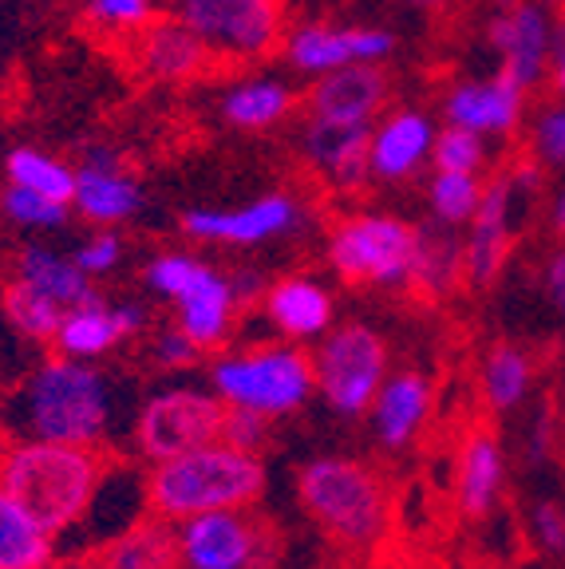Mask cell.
I'll list each match as a JSON object with an SVG mask.
<instances>
[{
    "label": "cell",
    "mask_w": 565,
    "mask_h": 569,
    "mask_svg": "<svg viewBox=\"0 0 565 569\" xmlns=\"http://www.w3.org/2000/svg\"><path fill=\"white\" fill-rule=\"evenodd\" d=\"M111 419H116V396L96 360L56 352L4 400L0 431L4 439L99 447L111 431Z\"/></svg>",
    "instance_id": "cell-1"
},
{
    "label": "cell",
    "mask_w": 565,
    "mask_h": 569,
    "mask_svg": "<svg viewBox=\"0 0 565 569\" xmlns=\"http://www.w3.org/2000/svg\"><path fill=\"white\" fill-rule=\"evenodd\" d=\"M103 479L107 459L96 447L48 443V439L0 443V487L52 538H63L83 522Z\"/></svg>",
    "instance_id": "cell-2"
},
{
    "label": "cell",
    "mask_w": 565,
    "mask_h": 569,
    "mask_svg": "<svg viewBox=\"0 0 565 569\" xmlns=\"http://www.w3.org/2000/svg\"><path fill=\"white\" fill-rule=\"evenodd\" d=\"M261 490H266L261 455L241 451L226 439L155 462L147 475L150 515L162 522H182L210 510H249Z\"/></svg>",
    "instance_id": "cell-3"
},
{
    "label": "cell",
    "mask_w": 565,
    "mask_h": 569,
    "mask_svg": "<svg viewBox=\"0 0 565 569\" xmlns=\"http://www.w3.org/2000/svg\"><path fill=\"white\" fill-rule=\"evenodd\" d=\"M297 498L305 515L345 546H371L388 530V487L371 467L340 455H320L297 475Z\"/></svg>",
    "instance_id": "cell-4"
},
{
    "label": "cell",
    "mask_w": 565,
    "mask_h": 569,
    "mask_svg": "<svg viewBox=\"0 0 565 569\" xmlns=\"http://www.w3.org/2000/svg\"><path fill=\"white\" fill-rule=\"evenodd\" d=\"M210 388L226 400V408L281 419L309 403V396L317 391V376H313V356L297 340H277V345H254L218 356Z\"/></svg>",
    "instance_id": "cell-5"
},
{
    "label": "cell",
    "mask_w": 565,
    "mask_h": 569,
    "mask_svg": "<svg viewBox=\"0 0 565 569\" xmlns=\"http://www.w3.org/2000/svg\"><path fill=\"white\" fill-rule=\"evenodd\" d=\"M325 258L340 281L384 284V289H412L419 258V226L396 213L360 210L333 222L325 238Z\"/></svg>",
    "instance_id": "cell-6"
},
{
    "label": "cell",
    "mask_w": 565,
    "mask_h": 569,
    "mask_svg": "<svg viewBox=\"0 0 565 569\" xmlns=\"http://www.w3.org/2000/svg\"><path fill=\"white\" fill-rule=\"evenodd\" d=\"M175 20L210 48L214 63H257L281 52L289 32L285 0H162Z\"/></svg>",
    "instance_id": "cell-7"
},
{
    "label": "cell",
    "mask_w": 565,
    "mask_h": 569,
    "mask_svg": "<svg viewBox=\"0 0 565 569\" xmlns=\"http://www.w3.org/2000/svg\"><path fill=\"white\" fill-rule=\"evenodd\" d=\"M313 376H317V396L336 416H368L388 380V340L360 320L333 325L317 340Z\"/></svg>",
    "instance_id": "cell-8"
},
{
    "label": "cell",
    "mask_w": 565,
    "mask_h": 569,
    "mask_svg": "<svg viewBox=\"0 0 565 569\" xmlns=\"http://www.w3.org/2000/svg\"><path fill=\"white\" fill-rule=\"evenodd\" d=\"M226 400L206 388L155 391L135 416V451L150 462L175 459L195 447L218 443L226 423Z\"/></svg>",
    "instance_id": "cell-9"
},
{
    "label": "cell",
    "mask_w": 565,
    "mask_h": 569,
    "mask_svg": "<svg viewBox=\"0 0 565 569\" xmlns=\"http://www.w3.org/2000/svg\"><path fill=\"white\" fill-rule=\"evenodd\" d=\"M178 569H269V526L241 510H210L175 522Z\"/></svg>",
    "instance_id": "cell-10"
},
{
    "label": "cell",
    "mask_w": 565,
    "mask_h": 569,
    "mask_svg": "<svg viewBox=\"0 0 565 569\" xmlns=\"http://www.w3.org/2000/svg\"><path fill=\"white\" fill-rule=\"evenodd\" d=\"M305 226V206L289 194V190H266V194L249 198L241 206H226V210H186L182 213V233L202 246H230V249H254L281 241L289 233H300Z\"/></svg>",
    "instance_id": "cell-11"
},
{
    "label": "cell",
    "mask_w": 565,
    "mask_h": 569,
    "mask_svg": "<svg viewBox=\"0 0 565 569\" xmlns=\"http://www.w3.org/2000/svg\"><path fill=\"white\" fill-rule=\"evenodd\" d=\"M396 32L380 24H333V20H305L285 32V63L297 76H325L353 63H384L396 52Z\"/></svg>",
    "instance_id": "cell-12"
},
{
    "label": "cell",
    "mask_w": 565,
    "mask_h": 569,
    "mask_svg": "<svg viewBox=\"0 0 565 569\" xmlns=\"http://www.w3.org/2000/svg\"><path fill=\"white\" fill-rule=\"evenodd\" d=\"M391 76L384 63H353V68L325 71L309 83L305 116L320 123L345 127H376V119L388 111Z\"/></svg>",
    "instance_id": "cell-13"
},
{
    "label": "cell",
    "mask_w": 565,
    "mask_h": 569,
    "mask_svg": "<svg viewBox=\"0 0 565 569\" xmlns=\"http://www.w3.org/2000/svg\"><path fill=\"white\" fill-rule=\"evenodd\" d=\"M71 210L91 226H123L142 210L139 178L127 170L123 154L111 147H88L76 162V194Z\"/></svg>",
    "instance_id": "cell-14"
},
{
    "label": "cell",
    "mask_w": 565,
    "mask_h": 569,
    "mask_svg": "<svg viewBox=\"0 0 565 569\" xmlns=\"http://www.w3.org/2000/svg\"><path fill=\"white\" fill-rule=\"evenodd\" d=\"M371 127H345L309 119L300 123V159L336 194H356L371 182Z\"/></svg>",
    "instance_id": "cell-15"
},
{
    "label": "cell",
    "mask_w": 565,
    "mask_h": 569,
    "mask_svg": "<svg viewBox=\"0 0 565 569\" xmlns=\"http://www.w3.org/2000/svg\"><path fill=\"white\" fill-rule=\"evenodd\" d=\"M127 40H131L135 68L155 83H190L214 63L210 48L170 12H159L150 24H142Z\"/></svg>",
    "instance_id": "cell-16"
},
{
    "label": "cell",
    "mask_w": 565,
    "mask_h": 569,
    "mask_svg": "<svg viewBox=\"0 0 565 569\" xmlns=\"http://www.w3.org/2000/svg\"><path fill=\"white\" fill-rule=\"evenodd\" d=\"M435 134H439L435 123L416 107L384 111L368 142L371 182H407L412 174H419L435 154Z\"/></svg>",
    "instance_id": "cell-17"
},
{
    "label": "cell",
    "mask_w": 565,
    "mask_h": 569,
    "mask_svg": "<svg viewBox=\"0 0 565 569\" xmlns=\"http://www.w3.org/2000/svg\"><path fill=\"white\" fill-rule=\"evenodd\" d=\"M486 40L503 60V76L531 91L542 80L549 60V24L534 0H511L503 12L490 17L486 24Z\"/></svg>",
    "instance_id": "cell-18"
},
{
    "label": "cell",
    "mask_w": 565,
    "mask_h": 569,
    "mask_svg": "<svg viewBox=\"0 0 565 569\" xmlns=\"http://www.w3.org/2000/svg\"><path fill=\"white\" fill-rule=\"evenodd\" d=\"M147 325V309L139 301L123 305H103L99 297L83 305H71L60 320V332H56V352L76 356V360H99L107 356L119 340L135 337Z\"/></svg>",
    "instance_id": "cell-19"
},
{
    "label": "cell",
    "mask_w": 565,
    "mask_h": 569,
    "mask_svg": "<svg viewBox=\"0 0 565 569\" xmlns=\"http://www.w3.org/2000/svg\"><path fill=\"white\" fill-rule=\"evenodd\" d=\"M175 325L195 340L202 352L226 345L234 329V317H238V289H234V277L221 273V269L206 266L195 273V281L186 284L182 293L175 297Z\"/></svg>",
    "instance_id": "cell-20"
},
{
    "label": "cell",
    "mask_w": 565,
    "mask_h": 569,
    "mask_svg": "<svg viewBox=\"0 0 565 569\" xmlns=\"http://www.w3.org/2000/svg\"><path fill=\"white\" fill-rule=\"evenodd\" d=\"M514 182L511 170L486 182L478 213L470 218V238L463 241V261H467V281L486 289L506 266L511 253V210H514Z\"/></svg>",
    "instance_id": "cell-21"
},
{
    "label": "cell",
    "mask_w": 565,
    "mask_h": 569,
    "mask_svg": "<svg viewBox=\"0 0 565 569\" xmlns=\"http://www.w3.org/2000/svg\"><path fill=\"white\" fill-rule=\"evenodd\" d=\"M526 107V88L498 71L495 80H463L443 96L447 123L467 127L475 134H511Z\"/></svg>",
    "instance_id": "cell-22"
},
{
    "label": "cell",
    "mask_w": 565,
    "mask_h": 569,
    "mask_svg": "<svg viewBox=\"0 0 565 569\" xmlns=\"http://www.w3.org/2000/svg\"><path fill=\"white\" fill-rule=\"evenodd\" d=\"M266 320L285 340H320L333 329L336 305L317 277H281L266 289Z\"/></svg>",
    "instance_id": "cell-23"
},
{
    "label": "cell",
    "mask_w": 565,
    "mask_h": 569,
    "mask_svg": "<svg viewBox=\"0 0 565 569\" xmlns=\"http://www.w3.org/2000/svg\"><path fill=\"white\" fill-rule=\"evenodd\" d=\"M432 411V380L424 372H396L384 380L380 396L371 403V427L388 451H399L419 436Z\"/></svg>",
    "instance_id": "cell-24"
},
{
    "label": "cell",
    "mask_w": 565,
    "mask_h": 569,
    "mask_svg": "<svg viewBox=\"0 0 565 569\" xmlns=\"http://www.w3.org/2000/svg\"><path fill=\"white\" fill-rule=\"evenodd\" d=\"M218 103L221 119L234 131H274L277 123H285L297 111L300 96L281 76H241L238 83L226 88Z\"/></svg>",
    "instance_id": "cell-25"
},
{
    "label": "cell",
    "mask_w": 565,
    "mask_h": 569,
    "mask_svg": "<svg viewBox=\"0 0 565 569\" xmlns=\"http://www.w3.org/2000/svg\"><path fill=\"white\" fill-rule=\"evenodd\" d=\"M12 277L32 284V289H40V293L52 297V301L63 305V309L99 297L96 277L83 273L80 261L71 258V253H60L56 246H40V241L20 249L17 261H12Z\"/></svg>",
    "instance_id": "cell-26"
},
{
    "label": "cell",
    "mask_w": 565,
    "mask_h": 569,
    "mask_svg": "<svg viewBox=\"0 0 565 569\" xmlns=\"http://www.w3.org/2000/svg\"><path fill=\"white\" fill-rule=\"evenodd\" d=\"M503 490V451L490 431H470L459 447V471H455V495L467 518L490 515Z\"/></svg>",
    "instance_id": "cell-27"
},
{
    "label": "cell",
    "mask_w": 565,
    "mask_h": 569,
    "mask_svg": "<svg viewBox=\"0 0 565 569\" xmlns=\"http://www.w3.org/2000/svg\"><path fill=\"white\" fill-rule=\"evenodd\" d=\"M52 558L56 538L0 487V569H40Z\"/></svg>",
    "instance_id": "cell-28"
},
{
    "label": "cell",
    "mask_w": 565,
    "mask_h": 569,
    "mask_svg": "<svg viewBox=\"0 0 565 569\" xmlns=\"http://www.w3.org/2000/svg\"><path fill=\"white\" fill-rule=\"evenodd\" d=\"M99 561L111 569H178L175 522H162V518L135 522L99 550Z\"/></svg>",
    "instance_id": "cell-29"
},
{
    "label": "cell",
    "mask_w": 565,
    "mask_h": 569,
    "mask_svg": "<svg viewBox=\"0 0 565 569\" xmlns=\"http://www.w3.org/2000/svg\"><path fill=\"white\" fill-rule=\"evenodd\" d=\"M463 277H467L463 241L450 233V226H443V230L419 226V258L416 273H412V289L424 297H447Z\"/></svg>",
    "instance_id": "cell-30"
},
{
    "label": "cell",
    "mask_w": 565,
    "mask_h": 569,
    "mask_svg": "<svg viewBox=\"0 0 565 569\" xmlns=\"http://www.w3.org/2000/svg\"><path fill=\"white\" fill-rule=\"evenodd\" d=\"M4 178H9L12 187H24L36 190V194L56 198V202H68L76 194V167L63 162L60 154L52 151H40V147H12L4 154Z\"/></svg>",
    "instance_id": "cell-31"
},
{
    "label": "cell",
    "mask_w": 565,
    "mask_h": 569,
    "mask_svg": "<svg viewBox=\"0 0 565 569\" xmlns=\"http://www.w3.org/2000/svg\"><path fill=\"white\" fill-rule=\"evenodd\" d=\"M531 356L511 340H498L483 360V396L490 411H511L531 391Z\"/></svg>",
    "instance_id": "cell-32"
},
{
    "label": "cell",
    "mask_w": 565,
    "mask_h": 569,
    "mask_svg": "<svg viewBox=\"0 0 565 569\" xmlns=\"http://www.w3.org/2000/svg\"><path fill=\"white\" fill-rule=\"evenodd\" d=\"M0 305H4V317H9V325L20 332V337L44 340V345H52V340H56L63 312H68L63 305H56L52 297H44L40 289H32V284L17 281V277L4 284V297H0Z\"/></svg>",
    "instance_id": "cell-33"
},
{
    "label": "cell",
    "mask_w": 565,
    "mask_h": 569,
    "mask_svg": "<svg viewBox=\"0 0 565 569\" xmlns=\"http://www.w3.org/2000/svg\"><path fill=\"white\" fill-rule=\"evenodd\" d=\"M483 190L486 182L475 170H435L427 182V202H432L439 226H470L478 202H483Z\"/></svg>",
    "instance_id": "cell-34"
},
{
    "label": "cell",
    "mask_w": 565,
    "mask_h": 569,
    "mask_svg": "<svg viewBox=\"0 0 565 569\" xmlns=\"http://www.w3.org/2000/svg\"><path fill=\"white\" fill-rule=\"evenodd\" d=\"M0 213H4L12 226H20V230L48 233V230H60V226H68L71 206L56 202V198L36 194V190L12 187V182H9V187L0 190Z\"/></svg>",
    "instance_id": "cell-35"
},
{
    "label": "cell",
    "mask_w": 565,
    "mask_h": 569,
    "mask_svg": "<svg viewBox=\"0 0 565 569\" xmlns=\"http://www.w3.org/2000/svg\"><path fill=\"white\" fill-rule=\"evenodd\" d=\"M80 17L99 36H135L159 17V0H83Z\"/></svg>",
    "instance_id": "cell-36"
},
{
    "label": "cell",
    "mask_w": 565,
    "mask_h": 569,
    "mask_svg": "<svg viewBox=\"0 0 565 569\" xmlns=\"http://www.w3.org/2000/svg\"><path fill=\"white\" fill-rule=\"evenodd\" d=\"M198 269H202V258L186 253V249H167V253H159V258L147 261V273H142V281H147V289L155 297H162V301H175L186 284L195 281Z\"/></svg>",
    "instance_id": "cell-37"
},
{
    "label": "cell",
    "mask_w": 565,
    "mask_h": 569,
    "mask_svg": "<svg viewBox=\"0 0 565 569\" xmlns=\"http://www.w3.org/2000/svg\"><path fill=\"white\" fill-rule=\"evenodd\" d=\"M435 170H483L486 162V142L483 134L467 131V127L447 123L435 134V154H432Z\"/></svg>",
    "instance_id": "cell-38"
},
{
    "label": "cell",
    "mask_w": 565,
    "mask_h": 569,
    "mask_svg": "<svg viewBox=\"0 0 565 569\" xmlns=\"http://www.w3.org/2000/svg\"><path fill=\"white\" fill-rule=\"evenodd\" d=\"M123 238H119L116 230H107V226H99L91 238H83L80 246H76V253L71 258L80 261V269L88 277H107L116 273L119 266H123Z\"/></svg>",
    "instance_id": "cell-39"
},
{
    "label": "cell",
    "mask_w": 565,
    "mask_h": 569,
    "mask_svg": "<svg viewBox=\"0 0 565 569\" xmlns=\"http://www.w3.org/2000/svg\"><path fill=\"white\" fill-rule=\"evenodd\" d=\"M531 154L542 167H565V107L542 111L531 134Z\"/></svg>",
    "instance_id": "cell-40"
},
{
    "label": "cell",
    "mask_w": 565,
    "mask_h": 569,
    "mask_svg": "<svg viewBox=\"0 0 565 569\" xmlns=\"http://www.w3.org/2000/svg\"><path fill=\"white\" fill-rule=\"evenodd\" d=\"M269 416H257V411H246V408H230L226 411V423H221V439L241 451H261L269 439Z\"/></svg>",
    "instance_id": "cell-41"
},
{
    "label": "cell",
    "mask_w": 565,
    "mask_h": 569,
    "mask_svg": "<svg viewBox=\"0 0 565 569\" xmlns=\"http://www.w3.org/2000/svg\"><path fill=\"white\" fill-rule=\"evenodd\" d=\"M202 356V348L195 345V340L186 337L178 325H170V329L159 332V340H155V360H159L162 368H190Z\"/></svg>",
    "instance_id": "cell-42"
},
{
    "label": "cell",
    "mask_w": 565,
    "mask_h": 569,
    "mask_svg": "<svg viewBox=\"0 0 565 569\" xmlns=\"http://www.w3.org/2000/svg\"><path fill=\"white\" fill-rule=\"evenodd\" d=\"M534 530H538V542L554 553H565V507L562 502H542L534 510Z\"/></svg>",
    "instance_id": "cell-43"
},
{
    "label": "cell",
    "mask_w": 565,
    "mask_h": 569,
    "mask_svg": "<svg viewBox=\"0 0 565 569\" xmlns=\"http://www.w3.org/2000/svg\"><path fill=\"white\" fill-rule=\"evenodd\" d=\"M546 293L554 301V309L565 317V249H557L546 266Z\"/></svg>",
    "instance_id": "cell-44"
},
{
    "label": "cell",
    "mask_w": 565,
    "mask_h": 569,
    "mask_svg": "<svg viewBox=\"0 0 565 569\" xmlns=\"http://www.w3.org/2000/svg\"><path fill=\"white\" fill-rule=\"evenodd\" d=\"M562 36H565V24H562ZM554 91L565 96V44L557 48V56H554Z\"/></svg>",
    "instance_id": "cell-45"
},
{
    "label": "cell",
    "mask_w": 565,
    "mask_h": 569,
    "mask_svg": "<svg viewBox=\"0 0 565 569\" xmlns=\"http://www.w3.org/2000/svg\"><path fill=\"white\" fill-rule=\"evenodd\" d=\"M554 233L565 238V187H562V194L554 198Z\"/></svg>",
    "instance_id": "cell-46"
},
{
    "label": "cell",
    "mask_w": 565,
    "mask_h": 569,
    "mask_svg": "<svg viewBox=\"0 0 565 569\" xmlns=\"http://www.w3.org/2000/svg\"><path fill=\"white\" fill-rule=\"evenodd\" d=\"M407 4H416V9H424V12H435V9H443L447 0H407Z\"/></svg>",
    "instance_id": "cell-47"
},
{
    "label": "cell",
    "mask_w": 565,
    "mask_h": 569,
    "mask_svg": "<svg viewBox=\"0 0 565 569\" xmlns=\"http://www.w3.org/2000/svg\"><path fill=\"white\" fill-rule=\"evenodd\" d=\"M76 569H111V566H103V561L96 558V561H83V566H76Z\"/></svg>",
    "instance_id": "cell-48"
},
{
    "label": "cell",
    "mask_w": 565,
    "mask_h": 569,
    "mask_svg": "<svg viewBox=\"0 0 565 569\" xmlns=\"http://www.w3.org/2000/svg\"><path fill=\"white\" fill-rule=\"evenodd\" d=\"M557 17H562V24H565V0H557Z\"/></svg>",
    "instance_id": "cell-49"
},
{
    "label": "cell",
    "mask_w": 565,
    "mask_h": 569,
    "mask_svg": "<svg viewBox=\"0 0 565 569\" xmlns=\"http://www.w3.org/2000/svg\"><path fill=\"white\" fill-rule=\"evenodd\" d=\"M40 569H52V566H40Z\"/></svg>",
    "instance_id": "cell-50"
}]
</instances>
